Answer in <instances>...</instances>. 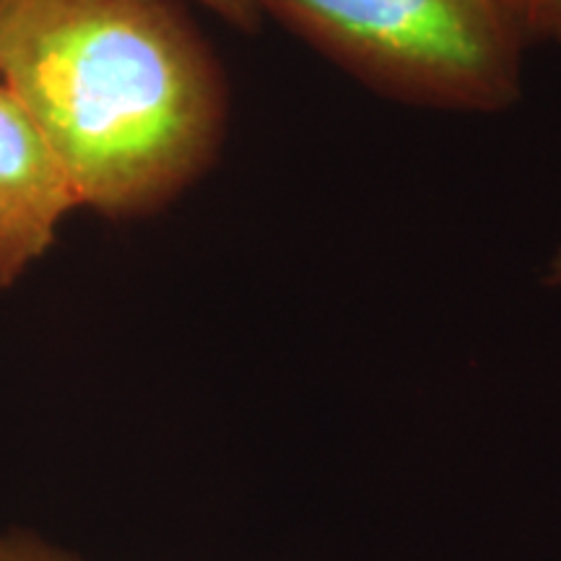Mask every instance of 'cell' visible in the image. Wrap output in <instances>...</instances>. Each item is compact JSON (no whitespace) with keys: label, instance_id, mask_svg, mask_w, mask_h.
Returning a JSON list of instances; mask_svg holds the SVG:
<instances>
[{"label":"cell","instance_id":"cell-1","mask_svg":"<svg viewBox=\"0 0 561 561\" xmlns=\"http://www.w3.org/2000/svg\"><path fill=\"white\" fill-rule=\"evenodd\" d=\"M0 79L50 138L81 206L159 208L216 157L227 94L174 0H16Z\"/></svg>","mask_w":561,"mask_h":561},{"label":"cell","instance_id":"cell-2","mask_svg":"<svg viewBox=\"0 0 561 561\" xmlns=\"http://www.w3.org/2000/svg\"><path fill=\"white\" fill-rule=\"evenodd\" d=\"M392 100L496 112L520 96L523 47L504 0H255Z\"/></svg>","mask_w":561,"mask_h":561},{"label":"cell","instance_id":"cell-3","mask_svg":"<svg viewBox=\"0 0 561 561\" xmlns=\"http://www.w3.org/2000/svg\"><path fill=\"white\" fill-rule=\"evenodd\" d=\"M0 206L53 244L58 224L81 206L50 138L0 79Z\"/></svg>","mask_w":561,"mask_h":561},{"label":"cell","instance_id":"cell-4","mask_svg":"<svg viewBox=\"0 0 561 561\" xmlns=\"http://www.w3.org/2000/svg\"><path fill=\"white\" fill-rule=\"evenodd\" d=\"M50 242L34 234L19 219L0 206V289L16 280L21 273L30 268V263L45 255Z\"/></svg>","mask_w":561,"mask_h":561},{"label":"cell","instance_id":"cell-5","mask_svg":"<svg viewBox=\"0 0 561 561\" xmlns=\"http://www.w3.org/2000/svg\"><path fill=\"white\" fill-rule=\"evenodd\" d=\"M525 45L553 39L561 24V0H504Z\"/></svg>","mask_w":561,"mask_h":561},{"label":"cell","instance_id":"cell-6","mask_svg":"<svg viewBox=\"0 0 561 561\" xmlns=\"http://www.w3.org/2000/svg\"><path fill=\"white\" fill-rule=\"evenodd\" d=\"M198 3L206 5L208 11H214L227 24L237 26L240 32L252 34L261 30L263 13L257 9L255 0H198Z\"/></svg>","mask_w":561,"mask_h":561},{"label":"cell","instance_id":"cell-7","mask_svg":"<svg viewBox=\"0 0 561 561\" xmlns=\"http://www.w3.org/2000/svg\"><path fill=\"white\" fill-rule=\"evenodd\" d=\"M0 561H73L30 538L0 536Z\"/></svg>","mask_w":561,"mask_h":561},{"label":"cell","instance_id":"cell-8","mask_svg":"<svg viewBox=\"0 0 561 561\" xmlns=\"http://www.w3.org/2000/svg\"><path fill=\"white\" fill-rule=\"evenodd\" d=\"M546 284L561 286V248L553 252L549 265H546Z\"/></svg>","mask_w":561,"mask_h":561},{"label":"cell","instance_id":"cell-9","mask_svg":"<svg viewBox=\"0 0 561 561\" xmlns=\"http://www.w3.org/2000/svg\"><path fill=\"white\" fill-rule=\"evenodd\" d=\"M13 3H16V0H0V32H3V24L5 19H9Z\"/></svg>","mask_w":561,"mask_h":561},{"label":"cell","instance_id":"cell-10","mask_svg":"<svg viewBox=\"0 0 561 561\" xmlns=\"http://www.w3.org/2000/svg\"><path fill=\"white\" fill-rule=\"evenodd\" d=\"M553 39H557V42H561V24H559V30H557V34H553Z\"/></svg>","mask_w":561,"mask_h":561}]
</instances>
